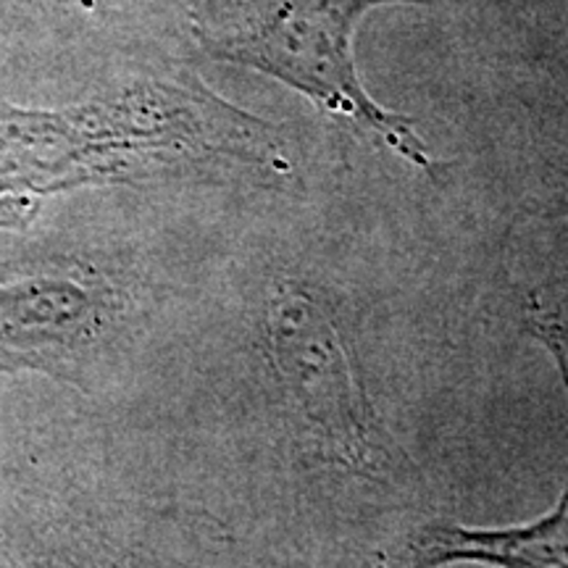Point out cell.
<instances>
[{"instance_id": "1", "label": "cell", "mask_w": 568, "mask_h": 568, "mask_svg": "<svg viewBox=\"0 0 568 568\" xmlns=\"http://www.w3.org/2000/svg\"><path fill=\"white\" fill-rule=\"evenodd\" d=\"M422 0H280L251 32L219 40L213 53L274 77L318 109L372 134L403 161L437 176V161L414 130V119L382 109L361 84L353 61V30L376 6Z\"/></svg>"}, {"instance_id": "2", "label": "cell", "mask_w": 568, "mask_h": 568, "mask_svg": "<svg viewBox=\"0 0 568 568\" xmlns=\"http://www.w3.org/2000/svg\"><path fill=\"white\" fill-rule=\"evenodd\" d=\"M266 345L295 414L339 464L379 471L389 439L335 316L305 290L282 287L266 311Z\"/></svg>"}, {"instance_id": "3", "label": "cell", "mask_w": 568, "mask_h": 568, "mask_svg": "<svg viewBox=\"0 0 568 568\" xmlns=\"http://www.w3.org/2000/svg\"><path fill=\"white\" fill-rule=\"evenodd\" d=\"M116 318V293L84 266H0V368L69 376Z\"/></svg>"}, {"instance_id": "4", "label": "cell", "mask_w": 568, "mask_h": 568, "mask_svg": "<svg viewBox=\"0 0 568 568\" xmlns=\"http://www.w3.org/2000/svg\"><path fill=\"white\" fill-rule=\"evenodd\" d=\"M529 332L556 361L568 397V329L542 311L529 314ZM416 568L485 564L495 568H568V477L556 508L537 521L506 529H477L460 524H429L410 542Z\"/></svg>"}, {"instance_id": "5", "label": "cell", "mask_w": 568, "mask_h": 568, "mask_svg": "<svg viewBox=\"0 0 568 568\" xmlns=\"http://www.w3.org/2000/svg\"><path fill=\"white\" fill-rule=\"evenodd\" d=\"M560 201H564V211L568 213V180H566V187H564V195H560Z\"/></svg>"}]
</instances>
